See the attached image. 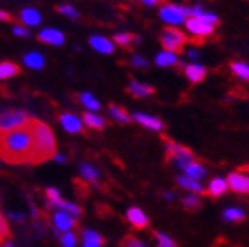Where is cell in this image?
Wrapping results in <instances>:
<instances>
[{
	"mask_svg": "<svg viewBox=\"0 0 249 247\" xmlns=\"http://www.w3.org/2000/svg\"><path fill=\"white\" fill-rule=\"evenodd\" d=\"M128 91L135 96V97H147L155 93V90L152 88L151 85L147 83H142V82H137V81H132L128 86Z\"/></svg>",
	"mask_w": 249,
	"mask_h": 247,
	"instance_id": "22",
	"label": "cell"
},
{
	"mask_svg": "<svg viewBox=\"0 0 249 247\" xmlns=\"http://www.w3.org/2000/svg\"><path fill=\"white\" fill-rule=\"evenodd\" d=\"M56 9L61 12V14H64V16H67V17L73 18V20L79 17L78 11L74 9L73 6H70V5H59V6H56Z\"/></svg>",
	"mask_w": 249,
	"mask_h": 247,
	"instance_id": "39",
	"label": "cell"
},
{
	"mask_svg": "<svg viewBox=\"0 0 249 247\" xmlns=\"http://www.w3.org/2000/svg\"><path fill=\"white\" fill-rule=\"evenodd\" d=\"M184 73H185V78L189 79L192 83H199L202 82L207 76V68L197 63L189 64L184 67Z\"/></svg>",
	"mask_w": 249,
	"mask_h": 247,
	"instance_id": "15",
	"label": "cell"
},
{
	"mask_svg": "<svg viewBox=\"0 0 249 247\" xmlns=\"http://www.w3.org/2000/svg\"><path fill=\"white\" fill-rule=\"evenodd\" d=\"M182 175L187 176V178H192L195 181H202L207 176V168L204 167V164L197 163L196 159H193L192 163H189L184 167Z\"/></svg>",
	"mask_w": 249,
	"mask_h": 247,
	"instance_id": "16",
	"label": "cell"
},
{
	"mask_svg": "<svg viewBox=\"0 0 249 247\" xmlns=\"http://www.w3.org/2000/svg\"><path fill=\"white\" fill-rule=\"evenodd\" d=\"M185 43H187V36L178 28L170 26L161 32V44H163L166 52L179 53V52H182Z\"/></svg>",
	"mask_w": 249,
	"mask_h": 247,
	"instance_id": "5",
	"label": "cell"
},
{
	"mask_svg": "<svg viewBox=\"0 0 249 247\" xmlns=\"http://www.w3.org/2000/svg\"><path fill=\"white\" fill-rule=\"evenodd\" d=\"M82 121L87 125V128L96 129V131H102L107 126V121L104 117L93 114V113H84L82 114Z\"/></svg>",
	"mask_w": 249,
	"mask_h": 247,
	"instance_id": "21",
	"label": "cell"
},
{
	"mask_svg": "<svg viewBox=\"0 0 249 247\" xmlns=\"http://www.w3.org/2000/svg\"><path fill=\"white\" fill-rule=\"evenodd\" d=\"M53 159H55V161H58V163H66V158L62 156V155H55Z\"/></svg>",
	"mask_w": 249,
	"mask_h": 247,
	"instance_id": "48",
	"label": "cell"
},
{
	"mask_svg": "<svg viewBox=\"0 0 249 247\" xmlns=\"http://www.w3.org/2000/svg\"><path fill=\"white\" fill-rule=\"evenodd\" d=\"M114 41H116V44H119L123 49H129L134 41H139V38H135L132 33L124 32V33H117L114 36Z\"/></svg>",
	"mask_w": 249,
	"mask_h": 247,
	"instance_id": "34",
	"label": "cell"
},
{
	"mask_svg": "<svg viewBox=\"0 0 249 247\" xmlns=\"http://www.w3.org/2000/svg\"><path fill=\"white\" fill-rule=\"evenodd\" d=\"M163 197H164L167 202H172V200H175V193H173V191H166L163 194Z\"/></svg>",
	"mask_w": 249,
	"mask_h": 247,
	"instance_id": "46",
	"label": "cell"
},
{
	"mask_svg": "<svg viewBox=\"0 0 249 247\" xmlns=\"http://www.w3.org/2000/svg\"><path fill=\"white\" fill-rule=\"evenodd\" d=\"M0 21H12V17L6 11H0Z\"/></svg>",
	"mask_w": 249,
	"mask_h": 247,
	"instance_id": "45",
	"label": "cell"
},
{
	"mask_svg": "<svg viewBox=\"0 0 249 247\" xmlns=\"http://www.w3.org/2000/svg\"><path fill=\"white\" fill-rule=\"evenodd\" d=\"M59 123L69 133H81L82 132V121L70 113H64L59 115Z\"/></svg>",
	"mask_w": 249,
	"mask_h": 247,
	"instance_id": "14",
	"label": "cell"
},
{
	"mask_svg": "<svg viewBox=\"0 0 249 247\" xmlns=\"http://www.w3.org/2000/svg\"><path fill=\"white\" fill-rule=\"evenodd\" d=\"M76 223H78V220H74L71 215H69L64 211H61V209H58V211L53 214V225H55L56 231H59V232L71 231L74 226H76Z\"/></svg>",
	"mask_w": 249,
	"mask_h": 247,
	"instance_id": "9",
	"label": "cell"
},
{
	"mask_svg": "<svg viewBox=\"0 0 249 247\" xmlns=\"http://www.w3.org/2000/svg\"><path fill=\"white\" fill-rule=\"evenodd\" d=\"M9 226L6 223V220L3 218L2 213H0V240H6L9 237Z\"/></svg>",
	"mask_w": 249,
	"mask_h": 247,
	"instance_id": "40",
	"label": "cell"
},
{
	"mask_svg": "<svg viewBox=\"0 0 249 247\" xmlns=\"http://www.w3.org/2000/svg\"><path fill=\"white\" fill-rule=\"evenodd\" d=\"M59 200H62V197H61V193L56 188H46V206L49 209H53V206Z\"/></svg>",
	"mask_w": 249,
	"mask_h": 247,
	"instance_id": "35",
	"label": "cell"
},
{
	"mask_svg": "<svg viewBox=\"0 0 249 247\" xmlns=\"http://www.w3.org/2000/svg\"><path fill=\"white\" fill-rule=\"evenodd\" d=\"M126 218L129 220V223L135 228V229H144L149 226V218L144 214V211L139 206H132L128 209L126 213Z\"/></svg>",
	"mask_w": 249,
	"mask_h": 247,
	"instance_id": "10",
	"label": "cell"
},
{
	"mask_svg": "<svg viewBox=\"0 0 249 247\" xmlns=\"http://www.w3.org/2000/svg\"><path fill=\"white\" fill-rule=\"evenodd\" d=\"M119 247H147V246L140 238H137L134 235H126L120 240Z\"/></svg>",
	"mask_w": 249,
	"mask_h": 247,
	"instance_id": "38",
	"label": "cell"
},
{
	"mask_svg": "<svg viewBox=\"0 0 249 247\" xmlns=\"http://www.w3.org/2000/svg\"><path fill=\"white\" fill-rule=\"evenodd\" d=\"M20 73V67L14 63H2L0 64V79H6L11 76H16Z\"/></svg>",
	"mask_w": 249,
	"mask_h": 247,
	"instance_id": "28",
	"label": "cell"
},
{
	"mask_svg": "<svg viewBox=\"0 0 249 247\" xmlns=\"http://www.w3.org/2000/svg\"><path fill=\"white\" fill-rule=\"evenodd\" d=\"M29 129L32 133L34 150L31 164H43L56 155V140L52 129L46 123L31 118Z\"/></svg>",
	"mask_w": 249,
	"mask_h": 247,
	"instance_id": "2",
	"label": "cell"
},
{
	"mask_svg": "<svg viewBox=\"0 0 249 247\" xmlns=\"http://www.w3.org/2000/svg\"><path fill=\"white\" fill-rule=\"evenodd\" d=\"M131 63H132V66L135 67V68H147V61H146V58H143V56H140V55H134L132 58H131Z\"/></svg>",
	"mask_w": 249,
	"mask_h": 247,
	"instance_id": "41",
	"label": "cell"
},
{
	"mask_svg": "<svg viewBox=\"0 0 249 247\" xmlns=\"http://www.w3.org/2000/svg\"><path fill=\"white\" fill-rule=\"evenodd\" d=\"M187 56H189L192 61H197V59H199V56H201V55H199V52H197V50H195V49H190V50L187 52Z\"/></svg>",
	"mask_w": 249,
	"mask_h": 247,
	"instance_id": "44",
	"label": "cell"
},
{
	"mask_svg": "<svg viewBox=\"0 0 249 247\" xmlns=\"http://www.w3.org/2000/svg\"><path fill=\"white\" fill-rule=\"evenodd\" d=\"M245 218H246V211L242 206H237V205L227 206L222 211V220L225 221V223H231V225L242 223Z\"/></svg>",
	"mask_w": 249,
	"mask_h": 247,
	"instance_id": "11",
	"label": "cell"
},
{
	"mask_svg": "<svg viewBox=\"0 0 249 247\" xmlns=\"http://www.w3.org/2000/svg\"><path fill=\"white\" fill-rule=\"evenodd\" d=\"M8 217L11 220H16V221H24V218H26V215L21 214V213H14V211H11L8 213Z\"/></svg>",
	"mask_w": 249,
	"mask_h": 247,
	"instance_id": "42",
	"label": "cell"
},
{
	"mask_svg": "<svg viewBox=\"0 0 249 247\" xmlns=\"http://www.w3.org/2000/svg\"><path fill=\"white\" fill-rule=\"evenodd\" d=\"M14 33L17 36H28L29 35V31L26 28H21V26H16L14 28Z\"/></svg>",
	"mask_w": 249,
	"mask_h": 247,
	"instance_id": "43",
	"label": "cell"
},
{
	"mask_svg": "<svg viewBox=\"0 0 249 247\" xmlns=\"http://www.w3.org/2000/svg\"><path fill=\"white\" fill-rule=\"evenodd\" d=\"M189 9H190V17L202 20V21L211 24V26H216V24L219 23V17L214 14V12L207 11L202 6H193V8H189Z\"/></svg>",
	"mask_w": 249,
	"mask_h": 247,
	"instance_id": "17",
	"label": "cell"
},
{
	"mask_svg": "<svg viewBox=\"0 0 249 247\" xmlns=\"http://www.w3.org/2000/svg\"><path fill=\"white\" fill-rule=\"evenodd\" d=\"M142 2L144 5H147V6H155V5H158L161 2V0H142Z\"/></svg>",
	"mask_w": 249,
	"mask_h": 247,
	"instance_id": "47",
	"label": "cell"
},
{
	"mask_svg": "<svg viewBox=\"0 0 249 247\" xmlns=\"http://www.w3.org/2000/svg\"><path fill=\"white\" fill-rule=\"evenodd\" d=\"M38 40L41 43L51 44V46H61V44H64V35L56 29H44L40 32Z\"/></svg>",
	"mask_w": 249,
	"mask_h": 247,
	"instance_id": "18",
	"label": "cell"
},
{
	"mask_svg": "<svg viewBox=\"0 0 249 247\" xmlns=\"http://www.w3.org/2000/svg\"><path fill=\"white\" fill-rule=\"evenodd\" d=\"M207 193L211 196V197H222V196H225L228 191H230V188H228V183H227V179L225 178H220V176H217V178H213L210 182H208V185H207Z\"/></svg>",
	"mask_w": 249,
	"mask_h": 247,
	"instance_id": "12",
	"label": "cell"
},
{
	"mask_svg": "<svg viewBox=\"0 0 249 247\" xmlns=\"http://www.w3.org/2000/svg\"><path fill=\"white\" fill-rule=\"evenodd\" d=\"M82 247H102V244H96V243H84Z\"/></svg>",
	"mask_w": 249,
	"mask_h": 247,
	"instance_id": "49",
	"label": "cell"
},
{
	"mask_svg": "<svg viewBox=\"0 0 249 247\" xmlns=\"http://www.w3.org/2000/svg\"><path fill=\"white\" fill-rule=\"evenodd\" d=\"M155 64L158 67H172L178 64V56L172 52H161L155 56Z\"/></svg>",
	"mask_w": 249,
	"mask_h": 247,
	"instance_id": "26",
	"label": "cell"
},
{
	"mask_svg": "<svg viewBox=\"0 0 249 247\" xmlns=\"http://www.w3.org/2000/svg\"><path fill=\"white\" fill-rule=\"evenodd\" d=\"M53 209H61V211H64V213H67L69 215H71L74 220H78V218L82 215V209H81V206H78L76 203L66 202V200H59V202L53 206Z\"/></svg>",
	"mask_w": 249,
	"mask_h": 247,
	"instance_id": "23",
	"label": "cell"
},
{
	"mask_svg": "<svg viewBox=\"0 0 249 247\" xmlns=\"http://www.w3.org/2000/svg\"><path fill=\"white\" fill-rule=\"evenodd\" d=\"M154 235H155L157 247H178V243L164 232H155Z\"/></svg>",
	"mask_w": 249,
	"mask_h": 247,
	"instance_id": "33",
	"label": "cell"
},
{
	"mask_svg": "<svg viewBox=\"0 0 249 247\" xmlns=\"http://www.w3.org/2000/svg\"><path fill=\"white\" fill-rule=\"evenodd\" d=\"M166 152H167V158H169V161L175 165L178 170H184V167L192 163L195 156L192 153L190 149H187L185 146L182 144H178L175 141H170L167 140L166 141Z\"/></svg>",
	"mask_w": 249,
	"mask_h": 247,
	"instance_id": "3",
	"label": "cell"
},
{
	"mask_svg": "<svg viewBox=\"0 0 249 247\" xmlns=\"http://www.w3.org/2000/svg\"><path fill=\"white\" fill-rule=\"evenodd\" d=\"M160 17L167 24H172L173 28H177V26H179V24H184L185 20L190 17V9L184 8V6L167 3L160 9Z\"/></svg>",
	"mask_w": 249,
	"mask_h": 247,
	"instance_id": "6",
	"label": "cell"
},
{
	"mask_svg": "<svg viewBox=\"0 0 249 247\" xmlns=\"http://www.w3.org/2000/svg\"><path fill=\"white\" fill-rule=\"evenodd\" d=\"M185 28L193 36H196L199 40H204L214 32V26H211V24L195 17H189L185 20Z\"/></svg>",
	"mask_w": 249,
	"mask_h": 247,
	"instance_id": "7",
	"label": "cell"
},
{
	"mask_svg": "<svg viewBox=\"0 0 249 247\" xmlns=\"http://www.w3.org/2000/svg\"><path fill=\"white\" fill-rule=\"evenodd\" d=\"M21 21L28 26H36L41 21V14L34 8H26L21 11Z\"/></svg>",
	"mask_w": 249,
	"mask_h": 247,
	"instance_id": "25",
	"label": "cell"
},
{
	"mask_svg": "<svg viewBox=\"0 0 249 247\" xmlns=\"http://www.w3.org/2000/svg\"><path fill=\"white\" fill-rule=\"evenodd\" d=\"M231 71L235 78L242 81H249V66L243 61H234L231 64Z\"/></svg>",
	"mask_w": 249,
	"mask_h": 247,
	"instance_id": "27",
	"label": "cell"
},
{
	"mask_svg": "<svg viewBox=\"0 0 249 247\" xmlns=\"http://www.w3.org/2000/svg\"><path fill=\"white\" fill-rule=\"evenodd\" d=\"M24 64H26L29 68L40 70L44 66V58L40 53H29L24 56Z\"/></svg>",
	"mask_w": 249,
	"mask_h": 247,
	"instance_id": "32",
	"label": "cell"
},
{
	"mask_svg": "<svg viewBox=\"0 0 249 247\" xmlns=\"http://www.w3.org/2000/svg\"><path fill=\"white\" fill-rule=\"evenodd\" d=\"M82 241L84 243H96V244H104V238L99 232L93 229H85L82 231Z\"/></svg>",
	"mask_w": 249,
	"mask_h": 247,
	"instance_id": "36",
	"label": "cell"
},
{
	"mask_svg": "<svg viewBox=\"0 0 249 247\" xmlns=\"http://www.w3.org/2000/svg\"><path fill=\"white\" fill-rule=\"evenodd\" d=\"M90 44H91V47L94 49V50L101 52V53H105V55L114 52V44L111 43L109 40L104 38V36H97V35L91 36Z\"/></svg>",
	"mask_w": 249,
	"mask_h": 247,
	"instance_id": "20",
	"label": "cell"
},
{
	"mask_svg": "<svg viewBox=\"0 0 249 247\" xmlns=\"http://www.w3.org/2000/svg\"><path fill=\"white\" fill-rule=\"evenodd\" d=\"M0 244H2V240H0Z\"/></svg>",
	"mask_w": 249,
	"mask_h": 247,
	"instance_id": "50",
	"label": "cell"
},
{
	"mask_svg": "<svg viewBox=\"0 0 249 247\" xmlns=\"http://www.w3.org/2000/svg\"><path fill=\"white\" fill-rule=\"evenodd\" d=\"M109 114H111V117H113L114 120H117L120 123H129L131 121V117L126 113V109H123L122 106L109 105Z\"/></svg>",
	"mask_w": 249,
	"mask_h": 247,
	"instance_id": "29",
	"label": "cell"
},
{
	"mask_svg": "<svg viewBox=\"0 0 249 247\" xmlns=\"http://www.w3.org/2000/svg\"><path fill=\"white\" fill-rule=\"evenodd\" d=\"M134 120L137 123H140L142 126L151 129V131H163L164 129V123L160 118H157L154 115H149V114H144V113H135Z\"/></svg>",
	"mask_w": 249,
	"mask_h": 247,
	"instance_id": "13",
	"label": "cell"
},
{
	"mask_svg": "<svg viewBox=\"0 0 249 247\" xmlns=\"http://www.w3.org/2000/svg\"><path fill=\"white\" fill-rule=\"evenodd\" d=\"M79 170H81V175H82V178L85 181L94 182V181L99 179V171L91 164H89V163H82L81 167H79Z\"/></svg>",
	"mask_w": 249,
	"mask_h": 247,
	"instance_id": "30",
	"label": "cell"
},
{
	"mask_svg": "<svg viewBox=\"0 0 249 247\" xmlns=\"http://www.w3.org/2000/svg\"><path fill=\"white\" fill-rule=\"evenodd\" d=\"M228 188L235 194H249V175L242 171H232L227 178Z\"/></svg>",
	"mask_w": 249,
	"mask_h": 247,
	"instance_id": "8",
	"label": "cell"
},
{
	"mask_svg": "<svg viewBox=\"0 0 249 247\" xmlns=\"http://www.w3.org/2000/svg\"><path fill=\"white\" fill-rule=\"evenodd\" d=\"M79 102L87 108V109H91V111H97V109H101V103H99L97 99L90 94V93H82L79 96Z\"/></svg>",
	"mask_w": 249,
	"mask_h": 247,
	"instance_id": "31",
	"label": "cell"
},
{
	"mask_svg": "<svg viewBox=\"0 0 249 247\" xmlns=\"http://www.w3.org/2000/svg\"><path fill=\"white\" fill-rule=\"evenodd\" d=\"M59 243L62 247H74L78 244V237H76V233H73V232H62L61 235H59Z\"/></svg>",
	"mask_w": 249,
	"mask_h": 247,
	"instance_id": "37",
	"label": "cell"
},
{
	"mask_svg": "<svg viewBox=\"0 0 249 247\" xmlns=\"http://www.w3.org/2000/svg\"><path fill=\"white\" fill-rule=\"evenodd\" d=\"M31 117L21 109H9L0 115V132L14 131L18 128L28 126Z\"/></svg>",
	"mask_w": 249,
	"mask_h": 247,
	"instance_id": "4",
	"label": "cell"
},
{
	"mask_svg": "<svg viewBox=\"0 0 249 247\" xmlns=\"http://www.w3.org/2000/svg\"><path fill=\"white\" fill-rule=\"evenodd\" d=\"M34 141L29 125L14 131L0 132V158L8 164L31 163Z\"/></svg>",
	"mask_w": 249,
	"mask_h": 247,
	"instance_id": "1",
	"label": "cell"
},
{
	"mask_svg": "<svg viewBox=\"0 0 249 247\" xmlns=\"http://www.w3.org/2000/svg\"><path fill=\"white\" fill-rule=\"evenodd\" d=\"M177 183L179 185L181 188L187 190V191H190V193H196V194H201L205 191V187L202 185L201 181H195L192 178H187L184 175L178 176L177 178Z\"/></svg>",
	"mask_w": 249,
	"mask_h": 247,
	"instance_id": "19",
	"label": "cell"
},
{
	"mask_svg": "<svg viewBox=\"0 0 249 247\" xmlns=\"http://www.w3.org/2000/svg\"><path fill=\"white\" fill-rule=\"evenodd\" d=\"M181 202H182V206L187 209V211H197V209L202 206V199L196 193L185 194Z\"/></svg>",
	"mask_w": 249,
	"mask_h": 247,
	"instance_id": "24",
	"label": "cell"
}]
</instances>
